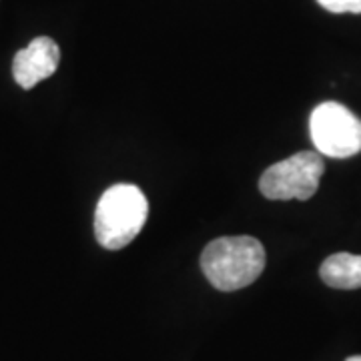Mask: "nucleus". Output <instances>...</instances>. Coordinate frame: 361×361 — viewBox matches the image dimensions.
I'll list each match as a JSON object with an SVG mask.
<instances>
[{
  "mask_svg": "<svg viewBox=\"0 0 361 361\" xmlns=\"http://www.w3.org/2000/svg\"><path fill=\"white\" fill-rule=\"evenodd\" d=\"M345 361H361V355H351V357H348Z\"/></svg>",
  "mask_w": 361,
  "mask_h": 361,
  "instance_id": "obj_8",
  "label": "nucleus"
},
{
  "mask_svg": "<svg viewBox=\"0 0 361 361\" xmlns=\"http://www.w3.org/2000/svg\"><path fill=\"white\" fill-rule=\"evenodd\" d=\"M149 203L139 187L118 183L106 189L94 211V237L104 249H123L147 223Z\"/></svg>",
  "mask_w": 361,
  "mask_h": 361,
  "instance_id": "obj_2",
  "label": "nucleus"
},
{
  "mask_svg": "<svg viewBox=\"0 0 361 361\" xmlns=\"http://www.w3.org/2000/svg\"><path fill=\"white\" fill-rule=\"evenodd\" d=\"M325 11L336 14H361V0H317Z\"/></svg>",
  "mask_w": 361,
  "mask_h": 361,
  "instance_id": "obj_7",
  "label": "nucleus"
},
{
  "mask_svg": "<svg viewBox=\"0 0 361 361\" xmlns=\"http://www.w3.org/2000/svg\"><path fill=\"white\" fill-rule=\"evenodd\" d=\"M311 141L317 153L349 159L361 151V118L336 101L317 104L310 116Z\"/></svg>",
  "mask_w": 361,
  "mask_h": 361,
  "instance_id": "obj_4",
  "label": "nucleus"
},
{
  "mask_svg": "<svg viewBox=\"0 0 361 361\" xmlns=\"http://www.w3.org/2000/svg\"><path fill=\"white\" fill-rule=\"evenodd\" d=\"M201 269L219 291H237L251 285L265 269V249L249 235L221 237L203 249Z\"/></svg>",
  "mask_w": 361,
  "mask_h": 361,
  "instance_id": "obj_1",
  "label": "nucleus"
},
{
  "mask_svg": "<svg viewBox=\"0 0 361 361\" xmlns=\"http://www.w3.org/2000/svg\"><path fill=\"white\" fill-rule=\"evenodd\" d=\"M61 63V49L49 37L35 39L14 54L13 77L23 89H32L40 80L52 77Z\"/></svg>",
  "mask_w": 361,
  "mask_h": 361,
  "instance_id": "obj_5",
  "label": "nucleus"
},
{
  "mask_svg": "<svg viewBox=\"0 0 361 361\" xmlns=\"http://www.w3.org/2000/svg\"><path fill=\"white\" fill-rule=\"evenodd\" d=\"M323 283L334 289H360L361 287V255L336 253L329 255L319 267Z\"/></svg>",
  "mask_w": 361,
  "mask_h": 361,
  "instance_id": "obj_6",
  "label": "nucleus"
},
{
  "mask_svg": "<svg viewBox=\"0 0 361 361\" xmlns=\"http://www.w3.org/2000/svg\"><path fill=\"white\" fill-rule=\"evenodd\" d=\"M323 171L325 163L322 153L301 151L265 169L259 179V191L271 201H307L317 193Z\"/></svg>",
  "mask_w": 361,
  "mask_h": 361,
  "instance_id": "obj_3",
  "label": "nucleus"
}]
</instances>
